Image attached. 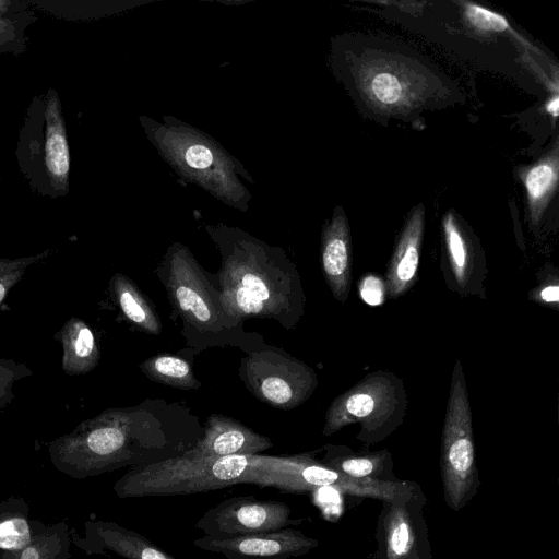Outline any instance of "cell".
<instances>
[{
  "label": "cell",
  "instance_id": "277c9868",
  "mask_svg": "<svg viewBox=\"0 0 559 559\" xmlns=\"http://www.w3.org/2000/svg\"><path fill=\"white\" fill-rule=\"evenodd\" d=\"M253 455L202 457L190 450L156 463L129 468L114 485L121 499L171 497L246 484Z\"/></svg>",
  "mask_w": 559,
  "mask_h": 559
},
{
  "label": "cell",
  "instance_id": "9a60e30c",
  "mask_svg": "<svg viewBox=\"0 0 559 559\" xmlns=\"http://www.w3.org/2000/svg\"><path fill=\"white\" fill-rule=\"evenodd\" d=\"M424 227L425 210L420 204L409 213L388 264L384 284L391 299L405 295L418 281Z\"/></svg>",
  "mask_w": 559,
  "mask_h": 559
},
{
  "label": "cell",
  "instance_id": "8fae6325",
  "mask_svg": "<svg viewBox=\"0 0 559 559\" xmlns=\"http://www.w3.org/2000/svg\"><path fill=\"white\" fill-rule=\"evenodd\" d=\"M193 545L227 559H290L310 552L318 546V540L286 527L221 539L204 535L194 539Z\"/></svg>",
  "mask_w": 559,
  "mask_h": 559
},
{
  "label": "cell",
  "instance_id": "4316f807",
  "mask_svg": "<svg viewBox=\"0 0 559 559\" xmlns=\"http://www.w3.org/2000/svg\"><path fill=\"white\" fill-rule=\"evenodd\" d=\"M528 299L543 306L558 308L559 280L555 267H546L538 275V284L528 294Z\"/></svg>",
  "mask_w": 559,
  "mask_h": 559
},
{
  "label": "cell",
  "instance_id": "cb8c5ba5",
  "mask_svg": "<svg viewBox=\"0 0 559 559\" xmlns=\"http://www.w3.org/2000/svg\"><path fill=\"white\" fill-rule=\"evenodd\" d=\"M415 534L407 511L393 503L386 519L388 559H407L414 550Z\"/></svg>",
  "mask_w": 559,
  "mask_h": 559
},
{
  "label": "cell",
  "instance_id": "44dd1931",
  "mask_svg": "<svg viewBox=\"0 0 559 559\" xmlns=\"http://www.w3.org/2000/svg\"><path fill=\"white\" fill-rule=\"evenodd\" d=\"M45 523L32 520L29 507L21 497L0 501V550H15L26 545Z\"/></svg>",
  "mask_w": 559,
  "mask_h": 559
},
{
  "label": "cell",
  "instance_id": "7c38bea8",
  "mask_svg": "<svg viewBox=\"0 0 559 559\" xmlns=\"http://www.w3.org/2000/svg\"><path fill=\"white\" fill-rule=\"evenodd\" d=\"M72 544L88 555L108 551L126 559H176L144 535L112 521H86L83 536L72 534Z\"/></svg>",
  "mask_w": 559,
  "mask_h": 559
},
{
  "label": "cell",
  "instance_id": "52a82bcc",
  "mask_svg": "<svg viewBox=\"0 0 559 559\" xmlns=\"http://www.w3.org/2000/svg\"><path fill=\"white\" fill-rule=\"evenodd\" d=\"M239 376L258 400L283 411L304 404L319 384L310 366L264 341L245 352Z\"/></svg>",
  "mask_w": 559,
  "mask_h": 559
},
{
  "label": "cell",
  "instance_id": "7a4b0ae2",
  "mask_svg": "<svg viewBox=\"0 0 559 559\" xmlns=\"http://www.w3.org/2000/svg\"><path fill=\"white\" fill-rule=\"evenodd\" d=\"M221 254L214 274L224 306L234 318L271 319L295 329L305 313L306 295L295 263L272 247L237 228H209Z\"/></svg>",
  "mask_w": 559,
  "mask_h": 559
},
{
  "label": "cell",
  "instance_id": "d4e9b609",
  "mask_svg": "<svg viewBox=\"0 0 559 559\" xmlns=\"http://www.w3.org/2000/svg\"><path fill=\"white\" fill-rule=\"evenodd\" d=\"M46 163L49 171L58 177L69 170V150L66 138L58 130H49L46 142Z\"/></svg>",
  "mask_w": 559,
  "mask_h": 559
},
{
  "label": "cell",
  "instance_id": "5bb4252c",
  "mask_svg": "<svg viewBox=\"0 0 559 559\" xmlns=\"http://www.w3.org/2000/svg\"><path fill=\"white\" fill-rule=\"evenodd\" d=\"M352 241L347 218L337 209L322 231L321 269L334 299L344 305L353 277Z\"/></svg>",
  "mask_w": 559,
  "mask_h": 559
},
{
  "label": "cell",
  "instance_id": "2e32d148",
  "mask_svg": "<svg viewBox=\"0 0 559 559\" xmlns=\"http://www.w3.org/2000/svg\"><path fill=\"white\" fill-rule=\"evenodd\" d=\"M404 67L386 60L366 64L360 84L368 97L380 106H406L418 97V80Z\"/></svg>",
  "mask_w": 559,
  "mask_h": 559
},
{
  "label": "cell",
  "instance_id": "3957f363",
  "mask_svg": "<svg viewBox=\"0 0 559 559\" xmlns=\"http://www.w3.org/2000/svg\"><path fill=\"white\" fill-rule=\"evenodd\" d=\"M156 275L181 319L187 345L194 350L235 346L245 353L263 341L261 335L245 331V321L228 313L214 274L205 271L182 243L168 247Z\"/></svg>",
  "mask_w": 559,
  "mask_h": 559
},
{
  "label": "cell",
  "instance_id": "ffe728a7",
  "mask_svg": "<svg viewBox=\"0 0 559 559\" xmlns=\"http://www.w3.org/2000/svg\"><path fill=\"white\" fill-rule=\"evenodd\" d=\"M72 533L64 522L45 524L23 547L0 550V559H71Z\"/></svg>",
  "mask_w": 559,
  "mask_h": 559
},
{
  "label": "cell",
  "instance_id": "9c48e42d",
  "mask_svg": "<svg viewBox=\"0 0 559 559\" xmlns=\"http://www.w3.org/2000/svg\"><path fill=\"white\" fill-rule=\"evenodd\" d=\"M290 514L292 510L285 502L238 496L209 509L195 523V527L209 537L231 538L273 532L301 522L293 520Z\"/></svg>",
  "mask_w": 559,
  "mask_h": 559
},
{
  "label": "cell",
  "instance_id": "484cf974",
  "mask_svg": "<svg viewBox=\"0 0 559 559\" xmlns=\"http://www.w3.org/2000/svg\"><path fill=\"white\" fill-rule=\"evenodd\" d=\"M463 5L465 19L474 28L481 32H503L509 28L503 16L472 2H464Z\"/></svg>",
  "mask_w": 559,
  "mask_h": 559
},
{
  "label": "cell",
  "instance_id": "ba28073f",
  "mask_svg": "<svg viewBox=\"0 0 559 559\" xmlns=\"http://www.w3.org/2000/svg\"><path fill=\"white\" fill-rule=\"evenodd\" d=\"M441 472L445 499L459 510L477 478L472 409L460 360L451 376L441 437Z\"/></svg>",
  "mask_w": 559,
  "mask_h": 559
},
{
  "label": "cell",
  "instance_id": "f1b7e54d",
  "mask_svg": "<svg viewBox=\"0 0 559 559\" xmlns=\"http://www.w3.org/2000/svg\"><path fill=\"white\" fill-rule=\"evenodd\" d=\"M37 259L38 257L16 260L0 259V307L10 289L22 280L26 267Z\"/></svg>",
  "mask_w": 559,
  "mask_h": 559
},
{
  "label": "cell",
  "instance_id": "1f68e13d",
  "mask_svg": "<svg viewBox=\"0 0 559 559\" xmlns=\"http://www.w3.org/2000/svg\"><path fill=\"white\" fill-rule=\"evenodd\" d=\"M547 110L550 112L555 118L558 115V97L555 96L550 102L547 104Z\"/></svg>",
  "mask_w": 559,
  "mask_h": 559
},
{
  "label": "cell",
  "instance_id": "5b68a950",
  "mask_svg": "<svg viewBox=\"0 0 559 559\" xmlns=\"http://www.w3.org/2000/svg\"><path fill=\"white\" fill-rule=\"evenodd\" d=\"M246 484L294 493L330 488L340 493L397 504H403L413 497V489L407 483L353 478L314 460L309 453L289 456L253 455Z\"/></svg>",
  "mask_w": 559,
  "mask_h": 559
},
{
  "label": "cell",
  "instance_id": "f546056e",
  "mask_svg": "<svg viewBox=\"0 0 559 559\" xmlns=\"http://www.w3.org/2000/svg\"><path fill=\"white\" fill-rule=\"evenodd\" d=\"M215 155L205 142H192L183 151V160L194 170H205L214 163Z\"/></svg>",
  "mask_w": 559,
  "mask_h": 559
},
{
  "label": "cell",
  "instance_id": "ac0fdd59",
  "mask_svg": "<svg viewBox=\"0 0 559 559\" xmlns=\"http://www.w3.org/2000/svg\"><path fill=\"white\" fill-rule=\"evenodd\" d=\"M55 338L61 343V366L67 374H85L98 365V344L85 321L79 318L69 319L55 334Z\"/></svg>",
  "mask_w": 559,
  "mask_h": 559
},
{
  "label": "cell",
  "instance_id": "6da1fadb",
  "mask_svg": "<svg viewBox=\"0 0 559 559\" xmlns=\"http://www.w3.org/2000/svg\"><path fill=\"white\" fill-rule=\"evenodd\" d=\"M203 424L191 408L162 397L107 408L83 420L48 447L52 465L84 479L179 455L201 438Z\"/></svg>",
  "mask_w": 559,
  "mask_h": 559
},
{
  "label": "cell",
  "instance_id": "e0dca14e",
  "mask_svg": "<svg viewBox=\"0 0 559 559\" xmlns=\"http://www.w3.org/2000/svg\"><path fill=\"white\" fill-rule=\"evenodd\" d=\"M108 289L114 304L132 328L148 335L162 333L163 323L154 305L131 278L116 273L109 281Z\"/></svg>",
  "mask_w": 559,
  "mask_h": 559
},
{
  "label": "cell",
  "instance_id": "7402d4cb",
  "mask_svg": "<svg viewBox=\"0 0 559 559\" xmlns=\"http://www.w3.org/2000/svg\"><path fill=\"white\" fill-rule=\"evenodd\" d=\"M141 371L152 381L181 390H198L202 383L190 361L169 354L148 357L140 364Z\"/></svg>",
  "mask_w": 559,
  "mask_h": 559
},
{
  "label": "cell",
  "instance_id": "603a6c76",
  "mask_svg": "<svg viewBox=\"0 0 559 559\" xmlns=\"http://www.w3.org/2000/svg\"><path fill=\"white\" fill-rule=\"evenodd\" d=\"M324 449L326 453L321 463L353 478H376L389 461L386 451L358 455L336 445L329 444Z\"/></svg>",
  "mask_w": 559,
  "mask_h": 559
},
{
  "label": "cell",
  "instance_id": "d6986e66",
  "mask_svg": "<svg viewBox=\"0 0 559 559\" xmlns=\"http://www.w3.org/2000/svg\"><path fill=\"white\" fill-rule=\"evenodd\" d=\"M558 143L537 163L520 175L528 202L532 226H537L558 185Z\"/></svg>",
  "mask_w": 559,
  "mask_h": 559
},
{
  "label": "cell",
  "instance_id": "30bf717a",
  "mask_svg": "<svg viewBox=\"0 0 559 559\" xmlns=\"http://www.w3.org/2000/svg\"><path fill=\"white\" fill-rule=\"evenodd\" d=\"M441 272L445 286L460 297L486 299L488 267L477 239L452 212L442 218Z\"/></svg>",
  "mask_w": 559,
  "mask_h": 559
},
{
  "label": "cell",
  "instance_id": "83f0119b",
  "mask_svg": "<svg viewBox=\"0 0 559 559\" xmlns=\"http://www.w3.org/2000/svg\"><path fill=\"white\" fill-rule=\"evenodd\" d=\"M31 374L32 371L24 364L12 359H0V409L13 400V383Z\"/></svg>",
  "mask_w": 559,
  "mask_h": 559
},
{
  "label": "cell",
  "instance_id": "8992f818",
  "mask_svg": "<svg viewBox=\"0 0 559 559\" xmlns=\"http://www.w3.org/2000/svg\"><path fill=\"white\" fill-rule=\"evenodd\" d=\"M407 409L403 380L385 370L365 376L359 382L337 395L324 418L323 436L359 424L358 439L376 443L402 425Z\"/></svg>",
  "mask_w": 559,
  "mask_h": 559
},
{
  "label": "cell",
  "instance_id": "4fadbf2b",
  "mask_svg": "<svg viewBox=\"0 0 559 559\" xmlns=\"http://www.w3.org/2000/svg\"><path fill=\"white\" fill-rule=\"evenodd\" d=\"M273 447V441L242 423L222 414L210 415L203 433L189 450L202 457L257 455Z\"/></svg>",
  "mask_w": 559,
  "mask_h": 559
},
{
  "label": "cell",
  "instance_id": "4dcf8cb0",
  "mask_svg": "<svg viewBox=\"0 0 559 559\" xmlns=\"http://www.w3.org/2000/svg\"><path fill=\"white\" fill-rule=\"evenodd\" d=\"M359 293L364 301L371 306L384 302L386 289L384 280L377 274H366L358 284Z\"/></svg>",
  "mask_w": 559,
  "mask_h": 559
}]
</instances>
